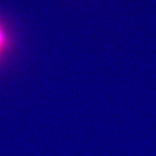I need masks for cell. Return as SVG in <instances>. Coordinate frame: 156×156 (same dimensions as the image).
<instances>
[{
  "instance_id": "1",
  "label": "cell",
  "mask_w": 156,
  "mask_h": 156,
  "mask_svg": "<svg viewBox=\"0 0 156 156\" xmlns=\"http://www.w3.org/2000/svg\"><path fill=\"white\" fill-rule=\"evenodd\" d=\"M8 45H9L8 35L6 33L4 26H3L1 20H0V59L2 58L5 51L8 49Z\"/></svg>"
}]
</instances>
